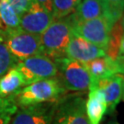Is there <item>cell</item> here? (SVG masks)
I'll return each mask as SVG.
<instances>
[{
	"mask_svg": "<svg viewBox=\"0 0 124 124\" xmlns=\"http://www.w3.org/2000/svg\"><path fill=\"white\" fill-rule=\"evenodd\" d=\"M64 91L57 78L53 77L23 86L9 98L18 108H23L45 102L56 101L62 98Z\"/></svg>",
	"mask_w": 124,
	"mask_h": 124,
	"instance_id": "1",
	"label": "cell"
},
{
	"mask_svg": "<svg viewBox=\"0 0 124 124\" xmlns=\"http://www.w3.org/2000/svg\"><path fill=\"white\" fill-rule=\"evenodd\" d=\"M72 34V22L69 16L53 20L40 34L42 54L53 61L65 57V50Z\"/></svg>",
	"mask_w": 124,
	"mask_h": 124,
	"instance_id": "2",
	"label": "cell"
},
{
	"mask_svg": "<svg viewBox=\"0 0 124 124\" xmlns=\"http://www.w3.org/2000/svg\"><path fill=\"white\" fill-rule=\"evenodd\" d=\"M0 38L9 53L18 61L42 54L40 35L27 32L19 27L12 30L0 31Z\"/></svg>",
	"mask_w": 124,
	"mask_h": 124,
	"instance_id": "3",
	"label": "cell"
},
{
	"mask_svg": "<svg viewBox=\"0 0 124 124\" xmlns=\"http://www.w3.org/2000/svg\"><path fill=\"white\" fill-rule=\"evenodd\" d=\"M57 67L56 78L64 90L85 92L88 90L91 78L84 63L67 57L54 60Z\"/></svg>",
	"mask_w": 124,
	"mask_h": 124,
	"instance_id": "4",
	"label": "cell"
},
{
	"mask_svg": "<svg viewBox=\"0 0 124 124\" xmlns=\"http://www.w3.org/2000/svg\"><path fill=\"white\" fill-rule=\"evenodd\" d=\"M113 26L106 18L100 17L85 21L72 22V33L106 50Z\"/></svg>",
	"mask_w": 124,
	"mask_h": 124,
	"instance_id": "5",
	"label": "cell"
},
{
	"mask_svg": "<svg viewBox=\"0 0 124 124\" xmlns=\"http://www.w3.org/2000/svg\"><path fill=\"white\" fill-rule=\"evenodd\" d=\"M52 124H90L85 98L78 95L59 98Z\"/></svg>",
	"mask_w": 124,
	"mask_h": 124,
	"instance_id": "6",
	"label": "cell"
},
{
	"mask_svg": "<svg viewBox=\"0 0 124 124\" xmlns=\"http://www.w3.org/2000/svg\"><path fill=\"white\" fill-rule=\"evenodd\" d=\"M16 67L22 75L26 85L40 80L53 78L57 75L55 62L43 54L18 61Z\"/></svg>",
	"mask_w": 124,
	"mask_h": 124,
	"instance_id": "7",
	"label": "cell"
},
{
	"mask_svg": "<svg viewBox=\"0 0 124 124\" xmlns=\"http://www.w3.org/2000/svg\"><path fill=\"white\" fill-rule=\"evenodd\" d=\"M122 11L112 8L105 0H81L75 12L69 17L72 22L85 21L104 17L114 25L122 18Z\"/></svg>",
	"mask_w": 124,
	"mask_h": 124,
	"instance_id": "8",
	"label": "cell"
},
{
	"mask_svg": "<svg viewBox=\"0 0 124 124\" xmlns=\"http://www.w3.org/2000/svg\"><path fill=\"white\" fill-rule=\"evenodd\" d=\"M57 101L19 108L10 120V124H52Z\"/></svg>",
	"mask_w": 124,
	"mask_h": 124,
	"instance_id": "9",
	"label": "cell"
},
{
	"mask_svg": "<svg viewBox=\"0 0 124 124\" xmlns=\"http://www.w3.org/2000/svg\"><path fill=\"white\" fill-rule=\"evenodd\" d=\"M53 21V14L33 0L29 9L20 17L19 28L27 32L40 35Z\"/></svg>",
	"mask_w": 124,
	"mask_h": 124,
	"instance_id": "10",
	"label": "cell"
},
{
	"mask_svg": "<svg viewBox=\"0 0 124 124\" xmlns=\"http://www.w3.org/2000/svg\"><path fill=\"white\" fill-rule=\"evenodd\" d=\"M105 50L89 42L85 39L72 34L70 41L65 50V57L82 63L104 56Z\"/></svg>",
	"mask_w": 124,
	"mask_h": 124,
	"instance_id": "11",
	"label": "cell"
},
{
	"mask_svg": "<svg viewBox=\"0 0 124 124\" xmlns=\"http://www.w3.org/2000/svg\"><path fill=\"white\" fill-rule=\"evenodd\" d=\"M90 85H95L102 92L109 112L114 111L116 107L123 98V76L120 74L99 79L98 82L90 84Z\"/></svg>",
	"mask_w": 124,
	"mask_h": 124,
	"instance_id": "12",
	"label": "cell"
},
{
	"mask_svg": "<svg viewBox=\"0 0 124 124\" xmlns=\"http://www.w3.org/2000/svg\"><path fill=\"white\" fill-rule=\"evenodd\" d=\"M84 64L91 78L90 84H94L102 78L109 77L119 74L122 75L123 73V62L113 61L106 54L104 56L96 58L90 62H85Z\"/></svg>",
	"mask_w": 124,
	"mask_h": 124,
	"instance_id": "13",
	"label": "cell"
},
{
	"mask_svg": "<svg viewBox=\"0 0 124 124\" xmlns=\"http://www.w3.org/2000/svg\"><path fill=\"white\" fill-rule=\"evenodd\" d=\"M88 98L85 101V113L90 124H99L108 111L102 92L95 85L89 86Z\"/></svg>",
	"mask_w": 124,
	"mask_h": 124,
	"instance_id": "14",
	"label": "cell"
},
{
	"mask_svg": "<svg viewBox=\"0 0 124 124\" xmlns=\"http://www.w3.org/2000/svg\"><path fill=\"white\" fill-rule=\"evenodd\" d=\"M108 57L113 61L123 62V24L122 18L119 19L112 27L109 41L105 50Z\"/></svg>",
	"mask_w": 124,
	"mask_h": 124,
	"instance_id": "15",
	"label": "cell"
},
{
	"mask_svg": "<svg viewBox=\"0 0 124 124\" xmlns=\"http://www.w3.org/2000/svg\"><path fill=\"white\" fill-rule=\"evenodd\" d=\"M25 85L22 75L17 67H13L0 77V98H9Z\"/></svg>",
	"mask_w": 124,
	"mask_h": 124,
	"instance_id": "16",
	"label": "cell"
},
{
	"mask_svg": "<svg viewBox=\"0 0 124 124\" xmlns=\"http://www.w3.org/2000/svg\"><path fill=\"white\" fill-rule=\"evenodd\" d=\"M20 17L15 9L7 2V0L0 1V31L12 30L19 27Z\"/></svg>",
	"mask_w": 124,
	"mask_h": 124,
	"instance_id": "17",
	"label": "cell"
},
{
	"mask_svg": "<svg viewBox=\"0 0 124 124\" xmlns=\"http://www.w3.org/2000/svg\"><path fill=\"white\" fill-rule=\"evenodd\" d=\"M81 0H53V20L66 18L75 12Z\"/></svg>",
	"mask_w": 124,
	"mask_h": 124,
	"instance_id": "18",
	"label": "cell"
},
{
	"mask_svg": "<svg viewBox=\"0 0 124 124\" xmlns=\"http://www.w3.org/2000/svg\"><path fill=\"white\" fill-rule=\"evenodd\" d=\"M18 62V60L9 53L4 41L0 38V77L9 69L16 66Z\"/></svg>",
	"mask_w": 124,
	"mask_h": 124,
	"instance_id": "19",
	"label": "cell"
},
{
	"mask_svg": "<svg viewBox=\"0 0 124 124\" xmlns=\"http://www.w3.org/2000/svg\"><path fill=\"white\" fill-rule=\"evenodd\" d=\"M18 107L10 98H0V124H9Z\"/></svg>",
	"mask_w": 124,
	"mask_h": 124,
	"instance_id": "20",
	"label": "cell"
},
{
	"mask_svg": "<svg viewBox=\"0 0 124 124\" xmlns=\"http://www.w3.org/2000/svg\"><path fill=\"white\" fill-rule=\"evenodd\" d=\"M32 1L33 0H7V2L15 9L19 17H21L29 9Z\"/></svg>",
	"mask_w": 124,
	"mask_h": 124,
	"instance_id": "21",
	"label": "cell"
},
{
	"mask_svg": "<svg viewBox=\"0 0 124 124\" xmlns=\"http://www.w3.org/2000/svg\"><path fill=\"white\" fill-rule=\"evenodd\" d=\"M37 3L42 6L46 10L53 14V0H35Z\"/></svg>",
	"mask_w": 124,
	"mask_h": 124,
	"instance_id": "22",
	"label": "cell"
},
{
	"mask_svg": "<svg viewBox=\"0 0 124 124\" xmlns=\"http://www.w3.org/2000/svg\"><path fill=\"white\" fill-rule=\"evenodd\" d=\"M105 1H106L109 6H111L112 8H115L123 10L124 0H105Z\"/></svg>",
	"mask_w": 124,
	"mask_h": 124,
	"instance_id": "23",
	"label": "cell"
},
{
	"mask_svg": "<svg viewBox=\"0 0 124 124\" xmlns=\"http://www.w3.org/2000/svg\"><path fill=\"white\" fill-rule=\"evenodd\" d=\"M111 124H117V123H111Z\"/></svg>",
	"mask_w": 124,
	"mask_h": 124,
	"instance_id": "24",
	"label": "cell"
},
{
	"mask_svg": "<svg viewBox=\"0 0 124 124\" xmlns=\"http://www.w3.org/2000/svg\"><path fill=\"white\" fill-rule=\"evenodd\" d=\"M0 1H1V0H0Z\"/></svg>",
	"mask_w": 124,
	"mask_h": 124,
	"instance_id": "25",
	"label": "cell"
}]
</instances>
